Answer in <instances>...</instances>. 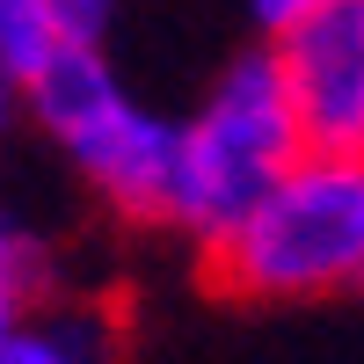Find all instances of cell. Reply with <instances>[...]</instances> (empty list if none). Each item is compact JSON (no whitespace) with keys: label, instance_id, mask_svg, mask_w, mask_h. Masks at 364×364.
<instances>
[{"label":"cell","instance_id":"obj_9","mask_svg":"<svg viewBox=\"0 0 364 364\" xmlns=\"http://www.w3.org/2000/svg\"><path fill=\"white\" fill-rule=\"evenodd\" d=\"M306 8H314V0H248V15L269 29V37H277V29H284L291 15H306Z\"/></svg>","mask_w":364,"mask_h":364},{"label":"cell","instance_id":"obj_1","mask_svg":"<svg viewBox=\"0 0 364 364\" xmlns=\"http://www.w3.org/2000/svg\"><path fill=\"white\" fill-rule=\"evenodd\" d=\"M299 154H306V132H299V109L284 95V73L269 58V44H255L226 58L197 117L175 124V168H168L161 219L211 255Z\"/></svg>","mask_w":364,"mask_h":364},{"label":"cell","instance_id":"obj_4","mask_svg":"<svg viewBox=\"0 0 364 364\" xmlns=\"http://www.w3.org/2000/svg\"><path fill=\"white\" fill-rule=\"evenodd\" d=\"M269 58L306 146L364 154V0H314L269 37Z\"/></svg>","mask_w":364,"mask_h":364},{"label":"cell","instance_id":"obj_8","mask_svg":"<svg viewBox=\"0 0 364 364\" xmlns=\"http://www.w3.org/2000/svg\"><path fill=\"white\" fill-rule=\"evenodd\" d=\"M44 15H51V37L58 44H95L109 37V22H117V0H44Z\"/></svg>","mask_w":364,"mask_h":364},{"label":"cell","instance_id":"obj_7","mask_svg":"<svg viewBox=\"0 0 364 364\" xmlns=\"http://www.w3.org/2000/svg\"><path fill=\"white\" fill-rule=\"evenodd\" d=\"M51 51H58V37H51L44 0H0V66L22 80V73H37Z\"/></svg>","mask_w":364,"mask_h":364},{"label":"cell","instance_id":"obj_10","mask_svg":"<svg viewBox=\"0 0 364 364\" xmlns=\"http://www.w3.org/2000/svg\"><path fill=\"white\" fill-rule=\"evenodd\" d=\"M15 109H22V95H15V73L0 66V139H8V124H15Z\"/></svg>","mask_w":364,"mask_h":364},{"label":"cell","instance_id":"obj_6","mask_svg":"<svg viewBox=\"0 0 364 364\" xmlns=\"http://www.w3.org/2000/svg\"><path fill=\"white\" fill-rule=\"evenodd\" d=\"M37 284H44V248L29 240V226L0 204V336L37 306Z\"/></svg>","mask_w":364,"mask_h":364},{"label":"cell","instance_id":"obj_5","mask_svg":"<svg viewBox=\"0 0 364 364\" xmlns=\"http://www.w3.org/2000/svg\"><path fill=\"white\" fill-rule=\"evenodd\" d=\"M117 328L95 306H29L8 336H0V364H109Z\"/></svg>","mask_w":364,"mask_h":364},{"label":"cell","instance_id":"obj_2","mask_svg":"<svg viewBox=\"0 0 364 364\" xmlns=\"http://www.w3.org/2000/svg\"><path fill=\"white\" fill-rule=\"evenodd\" d=\"M211 277L240 299L364 291V154L306 146L211 248Z\"/></svg>","mask_w":364,"mask_h":364},{"label":"cell","instance_id":"obj_3","mask_svg":"<svg viewBox=\"0 0 364 364\" xmlns=\"http://www.w3.org/2000/svg\"><path fill=\"white\" fill-rule=\"evenodd\" d=\"M22 109L58 139V154L95 197H109L124 219L168 211V168H175V124L154 117L124 80L109 73L95 44H58L37 73L15 80Z\"/></svg>","mask_w":364,"mask_h":364}]
</instances>
